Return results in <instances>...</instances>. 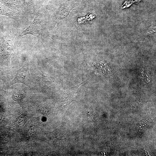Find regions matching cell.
Returning a JSON list of instances; mask_svg holds the SVG:
<instances>
[{
    "label": "cell",
    "instance_id": "cell-1",
    "mask_svg": "<svg viewBox=\"0 0 156 156\" xmlns=\"http://www.w3.org/2000/svg\"><path fill=\"white\" fill-rule=\"evenodd\" d=\"M16 31L8 30L3 33L0 39V67L8 69L10 58L14 52L13 43L17 34Z\"/></svg>",
    "mask_w": 156,
    "mask_h": 156
},
{
    "label": "cell",
    "instance_id": "cell-2",
    "mask_svg": "<svg viewBox=\"0 0 156 156\" xmlns=\"http://www.w3.org/2000/svg\"><path fill=\"white\" fill-rule=\"evenodd\" d=\"M4 78L0 79L2 82H4L7 88L16 83H23L30 87L31 86L30 81V75L28 68V64L26 62L19 70L15 72L8 71L6 76L0 77Z\"/></svg>",
    "mask_w": 156,
    "mask_h": 156
},
{
    "label": "cell",
    "instance_id": "cell-3",
    "mask_svg": "<svg viewBox=\"0 0 156 156\" xmlns=\"http://www.w3.org/2000/svg\"><path fill=\"white\" fill-rule=\"evenodd\" d=\"M44 27L42 24L39 15L36 14L33 21L28 27L19 36V38L27 34L36 36L38 38V43L42 39Z\"/></svg>",
    "mask_w": 156,
    "mask_h": 156
},
{
    "label": "cell",
    "instance_id": "cell-4",
    "mask_svg": "<svg viewBox=\"0 0 156 156\" xmlns=\"http://www.w3.org/2000/svg\"><path fill=\"white\" fill-rule=\"evenodd\" d=\"M0 15H5L15 19L16 18L14 15L12 11L6 6L0 2Z\"/></svg>",
    "mask_w": 156,
    "mask_h": 156
},
{
    "label": "cell",
    "instance_id": "cell-5",
    "mask_svg": "<svg viewBox=\"0 0 156 156\" xmlns=\"http://www.w3.org/2000/svg\"><path fill=\"white\" fill-rule=\"evenodd\" d=\"M25 96V92L22 90H19L14 92L12 95L13 100L17 102H19L24 98Z\"/></svg>",
    "mask_w": 156,
    "mask_h": 156
},
{
    "label": "cell",
    "instance_id": "cell-6",
    "mask_svg": "<svg viewBox=\"0 0 156 156\" xmlns=\"http://www.w3.org/2000/svg\"><path fill=\"white\" fill-rule=\"evenodd\" d=\"M156 28L155 26H151L149 27L147 31V34L150 36H153L155 34Z\"/></svg>",
    "mask_w": 156,
    "mask_h": 156
},
{
    "label": "cell",
    "instance_id": "cell-7",
    "mask_svg": "<svg viewBox=\"0 0 156 156\" xmlns=\"http://www.w3.org/2000/svg\"><path fill=\"white\" fill-rule=\"evenodd\" d=\"M9 70L6 68L0 67V77L6 76Z\"/></svg>",
    "mask_w": 156,
    "mask_h": 156
},
{
    "label": "cell",
    "instance_id": "cell-8",
    "mask_svg": "<svg viewBox=\"0 0 156 156\" xmlns=\"http://www.w3.org/2000/svg\"><path fill=\"white\" fill-rule=\"evenodd\" d=\"M2 85V81H1L0 80V96L1 95V94L2 92L4 91L3 90Z\"/></svg>",
    "mask_w": 156,
    "mask_h": 156
},
{
    "label": "cell",
    "instance_id": "cell-9",
    "mask_svg": "<svg viewBox=\"0 0 156 156\" xmlns=\"http://www.w3.org/2000/svg\"><path fill=\"white\" fill-rule=\"evenodd\" d=\"M3 33L2 32L1 29L0 27V39L1 38Z\"/></svg>",
    "mask_w": 156,
    "mask_h": 156
}]
</instances>
